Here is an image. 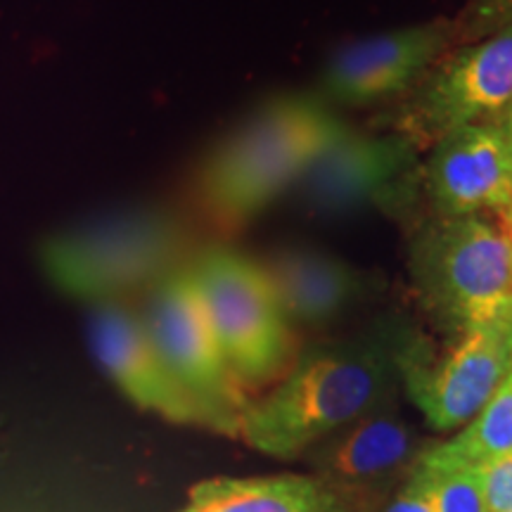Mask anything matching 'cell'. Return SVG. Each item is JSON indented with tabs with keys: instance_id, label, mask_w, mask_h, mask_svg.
<instances>
[{
	"instance_id": "6da1fadb",
	"label": "cell",
	"mask_w": 512,
	"mask_h": 512,
	"mask_svg": "<svg viewBox=\"0 0 512 512\" xmlns=\"http://www.w3.org/2000/svg\"><path fill=\"white\" fill-rule=\"evenodd\" d=\"M403 339L382 335L316 347L261 399H249L238 437L268 456H297L380 406L399 373Z\"/></svg>"
},
{
	"instance_id": "7a4b0ae2",
	"label": "cell",
	"mask_w": 512,
	"mask_h": 512,
	"mask_svg": "<svg viewBox=\"0 0 512 512\" xmlns=\"http://www.w3.org/2000/svg\"><path fill=\"white\" fill-rule=\"evenodd\" d=\"M349 128L318 95L271 100L211 152L202 171L204 204L226 226L247 223L302 181Z\"/></svg>"
},
{
	"instance_id": "3957f363",
	"label": "cell",
	"mask_w": 512,
	"mask_h": 512,
	"mask_svg": "<svg viewBox=\"0 0 512 512\" xmlns=\"http://www.w3.org/2000/svg\"><path fill=\"white\" fill-rule=\"evenodd\" d=\"M494 216H434L411 242L422 299L456 330L512 320V223Z\"/></svg>"
},
{
	"instance_id": "277c9868",
	"label": "cell",
	"mask_w": 512,
	"mask_h": 512,
	"mask_svg": "<svg viewBox=\"0 0 512 512\" xmlns=\"http://www.w3.org/2000/svg\"><path fill=\"white\" fill-rule=\"evenodd\" d=\"M188 268L223 358L242 387H259L290 373V323L259 261L235 249L209 247Z\"/></svg>"
},
{
	"instance_id": "5b68a950",
	"label": "cell",
	"mask_w": 512,
	"mask_h": 512,
	"mask_svg": "<svg viewBox=\"0 0 512 512\" xmlns=\"http://www.w3.org/2000/svg\"><path fill=\"white\" fill-rule=\"evenodd\" d=\"M181 245V230L166 214L121 211L48 240L43 266L60 290L100 304L176 271Z\"/></svg>"
},
{
	"instance_id": "8992f818",
	"label": "cell",
	"mask_w": 512,
	"mask_h": 512,
	"mask_svg": "<svg viewBox=\"0 0 512 512\" xmlns=\"http://www.w3.org/2000/svg\"><path fill=\"white\" fill-rule=\"evenodd\" d=\"M512 107V27L458 46L432 64L396 105L392 131L430 150L463 126L498 124Z\"/></svg>"
},
{
	"instance_id": "52a82bcc",
	"label": "cell",
	"mask_w": 512,
	"mask_h": 512,
	"mask_svg": "<svg viewBox=\"0 0 512 512\" xmlns=\"http://www.w3.org/2000/svg\"><path fill=\"white\" fill-rule=\"evenodd\" d=\"M140 320L169 373L207 408L214 430L238 437L249 396L223 358L190 268L157 280Z\"/></svg>"
},
{
	"instance_id": "ba28073f",
	"label": "cell",
	"mask_w": 512,
	"mask_h": 512,
	"mask_svg": "<svg viewBox=\"0 0 512 512\" xmlns=\"http://www.w3.org/2000/svg\"><path fill=\"white\" fill-rule=\"evenodd\" d=\"M399 373L434 430L463 427L512 373V320L458 330L456 342L441 354L420 339L406 342Z\"/></svg>"
},
{
	"instance_id": "9c48e42d",
	"label": "cell",
	"mask_w": 512,
	"mask_h": 512,
	"mask_svg": "<svg viewBox=\"0 0 512 512\" xmlns=\"http://www.w3.org/2000/svg\"><path fill=\"white\" fill-rule=\"evenodd\" d=\"M422 152L399 131L361 133L349 128L306 171L299 188L313 209L328 214L368 204L408 209L420 200Z\"/></svg>"
},
{
	"instance_id": "30bf717a",
	"label": "cell",
	"mask_w": 512,
	"mask_h": 512,
	"mask_svg": "<svg viewBox=\"0 0 512 512\" xmlns=\"http://www.w3.org/2000/svg\"><path fill=\"white\" fill-rule=\"evenodd\" d=\"M458 48L453 17H434L347 43L330 57L316 93L325 105L366 107L406 95L422 74Z\"/></svg>"
},
{
	"instance_id": "8fae6325",
	"label": "cell",
	"mask_w": 512,
	"mask_h": 512,
	"mask_svg": "<svg viewBox=\"0 0 512 512\" xmlns=\"http://www.w3.org/2000/svg\"><path fill=\"white\" fill-rule=\"evenodd\" d=\"M420 197L437 219L503 214L512 207V140L503 126H463L430 147Z\"/></svg>"
},
{
	"instance_id": "7c38bea8",
	"label": "cell",
	"mask_w": 512,
	"mask_h": 512,
	"mask_svg": "<svg viewBox=\"0 0 512 512\" xmlns=\"http://www.w3.org/2000/svg\"><path fill=\"white\" fill-rule=\"evenodd\" d=\"M95 358L133 403L178 425L214 430L207 408L169 373L152 347L143 320L114 302H100L88 320Z\"/></svg>"
},
{
	"instance_id": "4fadbf2b",
	"label": "cell",
	"mask_w": 512,
	"mask_h": 512,
	"mask_svg": "<svg viewBox=\"0 0 512 512\" xmlns=\"http://www.w3.org/2000/svg\"><path fill=\"white\" fill-rule=\"evenodd\" d=\"M287 323H323L363 292V278L316 249H283L259 261Z\"/></svg>"
},
{
	"instance_id": "5bb4252c",
	"label": "cell",
	"mask_w": 512,
	"mask_h": 512,
	"mask_svg": "<svg viewBox=\"0 0 512 512\" xmlns=\"http://www.w3.org/2000/svg\"><path fill=\"white\" fill-rule=\"evenodd\" d=\"M418 437L406 420L392 411H375L356 420V425L328 453V479L337 486L363 489L384 482L403 470L420 453Z\"/></svg>"
},
{
	"instance_id": "9a60e30c",
	"label": "cell",
	"mask_w": 512,
	"mask_h": 512,
	"mask_svg": "<svg viewBox=\"0 0 512 512\" xmlns=\"http://www.w3.org/2000/svg\"><path fill=\"white\" fill-rule=\"evenodd\" d=\"M181 512H347L325 484L309 477L211 479L195 486Z\"/></svg>"
},
{
	"instance_id": "2e32d148",
	"label": "cell",
	"mask_w": 512,
	"mask_h": 512,
	"mask_svg": "<svg viewBox=\"0 0 512 512\" xmlns=\"http://www.w3.org/2000/svg\"><path fill=\"white\" fill-rule=\"evenodd\" d=\"M512 453V373L491 401L453 439L422 451L434 463L479 467Z\"/></svg>"
},
{
	"instance_id": "e0dca14e",
	"label": "cell",
	"mask_w": 512,
	"mask_h": 512,
	"mask_svg": "<svg viewBox=\"0 0 512 512\" xmlns=\"http://www.w3.org/2000/svg\"><path fill=\"white\" fill-rule=\"evenodd\" d=\"M413 465L430 479L434 512H489L477 467L434 463L422 456V451Z\"/></svg>"
},
{
	"instance_id": "ac0fdd59",
	"label": "cell",
	"mask_w": 512,
	"mask_h": 512,
	"mask_svg": "<svg viewBox=\"0 0 512 512\" xmlns=\"http://www.w3.org/2000/svg\"><path fill=\"white\" fill-rule=\"evenodd\" d=\"M453 22L458 46L477 43L512 27V0H465Z\"/></svg>"
},
{
	"instance_id": "d6986e66",
	"label": "cell",
	"mask_w": 512,
	"mask_h": 512,
	"mask_svg": "<svg viewBox=\"0 0 512 512\" xmlns=\"http://www.w3.org/2000/svg\"><path fill=\"white\" fill-rule=\"evenodd\" d=\"M489 512H512V453L477 467Z\"/></svg>"
},
{
	"instance_id": "ffe728a7",
	"label": "cell",
	"mask_w": 512,
	"mask_h": 512,
	"mask_svg": "<svg viewBox=\"0 0 512 512\" xmlns=\"http://www.w3.org/2000/svg\"><path fill=\"white\" fill-rule=\"evenodd\" d=\"M384 512H434L432 484L420 467L413 465L403 489L392 498Z\"/></svg>"
},
{
	"instance_id": "44dd1931",
	"label": "cell",
	"mask_w": 512,
	"mask_h": 512,
	"mask_svg": "<svg viewBox=\"0 0 512 512\" xmlns=\"http://www.w3.org/2000/svg\"><path fill=\"white\" fill-rule=\"evenodd\" d=\"M501 126H503V131L508 133V138L512 140V107L508 110V114H505V119L501 121Z\"/></svg>"
}]
</instances>
